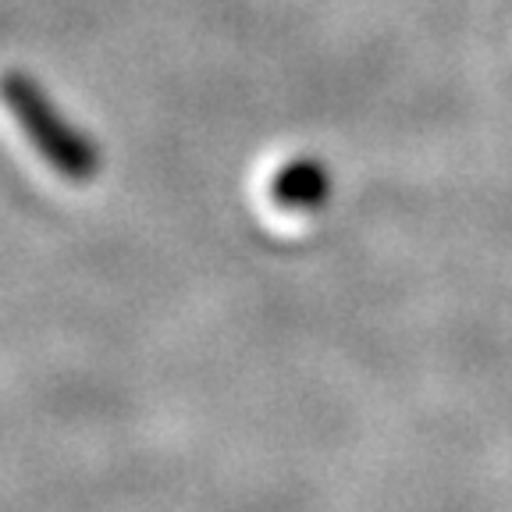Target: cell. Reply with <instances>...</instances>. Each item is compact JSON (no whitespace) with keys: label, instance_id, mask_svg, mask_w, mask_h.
Segmentation results:
<instances>
[{"label":"cell","instance_id":"7a4b0ae2","mask_svg":"<svg viewBox=\"0 0 512 512\" xmlns=\"http://www.w3.org/2000/svg\"><path fill=\"white\" fill-rule=\"evenodd\" d=\"M274 200L285 203V207H303V203H313L320 196V175L317 168L296 160L274 175Z\"/></svg>","mask_w":512,"mask_h":512},{"label":"cell","instance_id":"6da1fadb","mask_svg":"<svg viewBox=\"0 0 512 512\" xmlns=\"http://www.w3.org/2000/svg\"><path fill=\"white\" fill-rule=\"evenodd\" d=\"M0 100L18 121L32 150L47 160L50 168L68 182H93L100 171V153L93 139L82 136L72 121H64L61 111L47 100L40 82L22 72L0 75Z\"/></svg>","mask_w":512,"mask_h":512}]
</instances>
